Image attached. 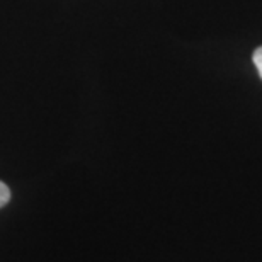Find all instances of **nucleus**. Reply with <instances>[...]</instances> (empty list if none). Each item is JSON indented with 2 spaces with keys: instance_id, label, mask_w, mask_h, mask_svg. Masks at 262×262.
Instances as JSON below:
<instances>
[{
  "instance_id": "f257e3e1",
  "label": "nucleus",
  "mask_w": 262,
  "mask_h": 262,
  "mask_svg": "<svg viewBox=\"0 0 262 262\" xmlns=\"http://www.w3.org/2000/svg\"><path fill=\"white\" fill-rule=\"evenodd\" d=\"M9 201H10V189L7 187V184H4L0 181V208H4Z\"/></svg>"
},
{
  "instance_id": "f03ea898",
  "label": "nucleus",
  "mask_w": 262,
  "mask_h": 262,
  "mask_svg": "<svg viewBox=\"0 0 262 262\" xmlns=\"http://www.w3.org/2000/svg\"><path fill=\"white\" fill-rule=\"evenodd\" d=\"M254 65H255V68H257L259 75L262 78V46L254 51Z\"/></svg>"
}]
</instances>
